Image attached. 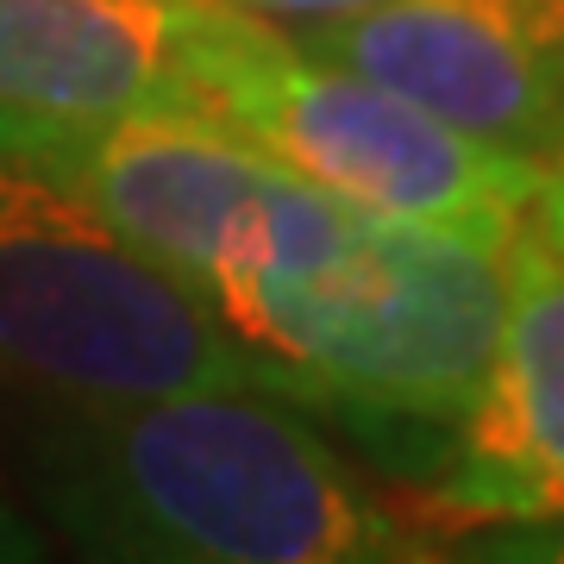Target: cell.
Here are the masks:
<instances>
[{"label": "cell", "mask_w": 564, "mask_h": 564, "mask_svg": "<svg viewBox=\"0 0 564 564\" xmlns=\"http://www.w3.org/2000/svg\"><path fill=\"white\" fill-rule=\"evenodd\" d=\"M182 25L188 0H0V113H202Z\"/></svg>", "instance_id": "ba28073f"}, {"label": "cell", "mask_w": 564, "mask_h": 564, "mask_svg": "<svg viewBox=\"0 0 564 564\" xmlns=\"http://www.w3.org/2000/svg\"><path fill=\"white\" fill-rule=\"evenodd\" d=\"M514 13H521V25L533 32V44H540L545 57H552V69L564 76V0H508Z\"/></svg>", "instance_id": "7c38bea8"}, {"label": "cell", "mask_w": 564, "mask_h": 564, "mask_svg": "<svg viewBox=\"0 0 564 564\" xmlns=\"http://www.w3.org/2000/svg\"><path fill=\"white\" fill-rule=\"evenodd\" d=\"M232 13H251L263 25H282V32H307V25H333V20H351L377 0H220Z\"/></svg>", "instance_id": "9c48e42d"}, {"label": "cell", "mask_w": 564, "mask_h": 564, "mask_svg": "<svg viewBox=\"0 0 564 564\" xmlns=\"http://www.w3.org/2000/svg\"><path fill=\"white\" fill-rule=\"evenodd\" d=\"M0 383L32 402L270 389L239 333L158 258L0 158Z\"/></svg>", "instance_id": "5b68a950"}, {"label": "cell", "mask_w": 564, "mask_h": 564, "mask_svg": "<svg viewBox=\"0 0 564 564\" xmlns=\"http://www.w3.org/2000/svg\"><path fill=\"white\" fill-rule=\"evenodd\" d=\"M0 158L95 207L207 307L226 289L326 263L364 220V207L302 182L188 107L0 113Z\"/></svg>", "instance_id": "277c9868"}, {"label": "cell", "mask_w": 564, "mask_h": 564, "mask_svg": "<svg viewBox=\"0 0 564 564\" xmlns=\"http://www.w3.org/2000/svg\"><path fill=\"white\" fill-rule=\"evenodd\" d=\"M289 39L496 151L564 158V76L508 0H377Z\"/></svg>", "instance_id": "52a82bcc"}, {"label": "cell", "mask_w": 564, "mask_h": 564, "mask_svg": "<svg viewBox=\"0 0 564 564\" xmlns=\"http://www.w3.org/2000/svg\"><path fill=\"white\" fill-rule=\"evenodd\" d=\"M496 545H470L484 558H552L564 564V514L558 521H527V527H489Z\"/></svg>", "instance_id": "30bf717a"}, {"label": "cell", "mask_w": 564, "mask_h": 564, "mask_svg": "<svg viewBox=\"0 0 564 564\" xmlns=\"http://www.w3.org/2000/svg\"><path fill=\"white\" fill-rule=\"evenodd\" d=\"M502 339L445 445L433 489H421L433 533L527 527L564 514V251L527 214L502 245Z\"/></svg>", "instance_id": "8992f818"}, {"label": "cell", "mask_w": 564, "mask_h": 564, "mask_svg": "<svg viewBox=\"0 0 564 564\" xmlns=\"http://www.w3.org/2000/svg\"><path fill=\"white\" fill-rule=\"evenodd\" d=\"M25 477L51 533L139 564H395L433 533L270 389L32 402Z\"/></svg>", "instance_id": "6da1fadb"}, {"label": "cell", "mask_w": 564, "mask_h": 564, "mask_svg": "<svg viewBox=\"0 0 564 564\" xmlns=\"http://www.w3.org/2000/svg\"><path fill=\"white\" fill-rule=\"evenodd\" d=\"M533 226L564 251V158L540 163V195H533Z\"/></svg>", "instance_id": "4fadbf2b"}, {"label": "cell", "mask_w": 564, "mask_h": 564, "mask_svg": "<svg viewBox=\"0 0 564 564\" xmlns=\"http://www.w3.org/2000/svg\"><path fill=\"white\" fill-rule=\"evenodd\" d=\"M25 558H44V527L0 489V564H25Z\"/></svg>", "instance_id": "8fae6325"}, {"label": "cell", "mask_w": 564, "mask_h": 564, "mask_svg": "<svg viewBox=\"0 0 564 564\" xmlns=\"http://www.w3.org/2000/svg\"><path fill=\"white\" fill-rule=\"evenodd\" d=\"M182 82L207 120L383 220L508 245L540 195L533 158L433 120L395 88L314 57L282 25L232 13L220 0H188Z\"/></svg>", "instance_id": "3957f363"}, {"label": "cell", "mask_w": 564, "mask_h": 564, "mask_svg": "<svg viewBox=\"0 0 564 564\" xmlns=\"http://www.w3.org/2000/svg\"><path fill=\"white\" fill-rule=\"evenodd\" d=\"M502 245L364 214L302 276L214 295L276 395L321 408L370 445L426 440L433 470L484 395L502 339Z\"/></svg>", "instance_id": "7a4b0ae2"}]
</instances>
